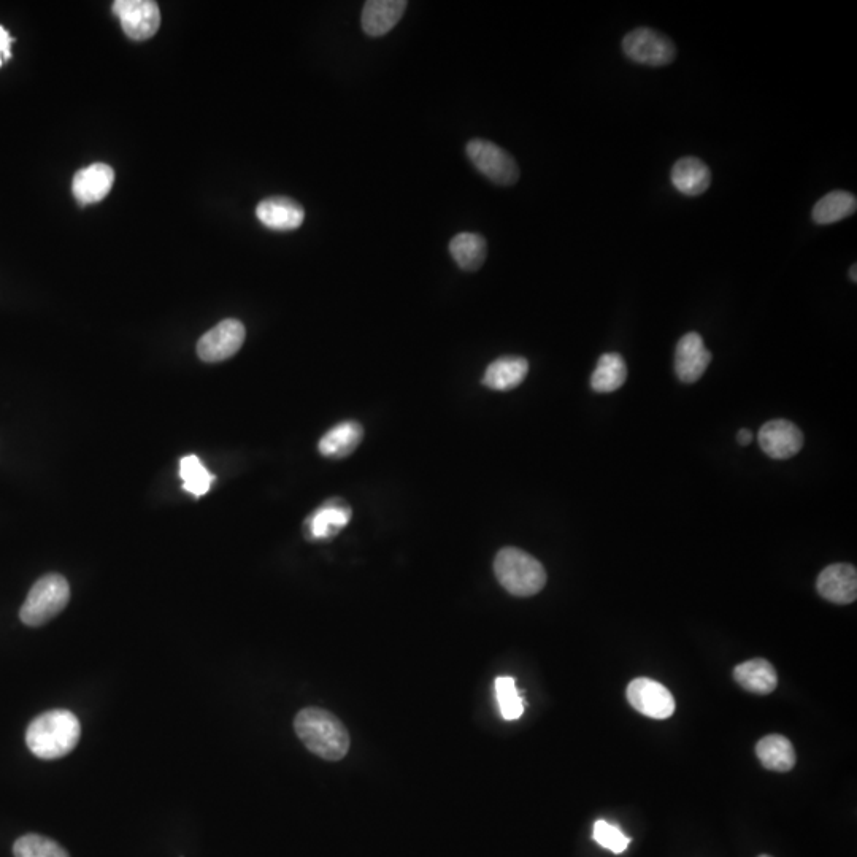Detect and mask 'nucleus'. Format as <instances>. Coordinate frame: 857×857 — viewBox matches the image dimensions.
I'll list each match as a JSON object with an SVG mask.
<instances>
[{"label":"nucleus","mask_w":857,"mask_h":857,"mask_svg":"<svg viewBox=\"0 0 857 857\" xmlns=\"http://www.w3.org/2000/svg\"><path fill=\"white\" fill-rule=\"evenodd\" d=\"M494 686H496L500 713L504 719L516 721V719L521 718L524 713L523 697L519 696L515 680L512 677H499Z\"/></svg>","instance_id":"27"},{"label":"nucleus","mask_w":857,"mask_h":857,"mask_svg":"<svg viewBox=\"0 0 857 857\" xmlns=\"http://www.w3.org/2000/svg\"><path fill=\"white\" fill-rule=\"evenodd\" d=\"M529 373V362L521 356H504L491 362L483 377V385L494 391L518 388Z\"/></svg>","instance_id":"17"},{"label":"nucleus","mask_w":857,"mask_h":857,"mask_svg":"<svg viewBox=\"0 0 857 857\" xmlns=\"http://www.w3.org/2000/svg\"><path fill=\"white\" fill-rule=\"evenodd\" d=\"M351 508L343 502H327L318 508L307 521L308 537L313 540H329L350 523Z\"/></svg>","instance_id":"18"},{"label":"nucleus","mask_w":857,"mask_h":857,"mask_svg":"<svg viewBox=\"0 0 857 857\" xmlns=\"http://www.w3.org/2000/svg\"><path fill=\"white\" fill-rule=\"evenodd\" d=\"M494 573L500 586L516 597L535 596L546 585V570L542 562L513 546L497 553Z\"/></svg>","instance_id":"3"},{"label":"nucleus","mask_w":857,"mask_h":857,"mask_svg":"<svg viewBox=\"0 0 857 857\" xmlns=\"http://www.w3.org/2000/svg\"><path fill=\"white\" fill-rule=\"evenodd\" d=\"M856 267H857L856 264H854L853 269L850 270V278H851V280L854 281V283H856V281H857Z\"/></svg>","instance_id":"31"},{"label":"nucleus","mask_w":857,"mask_h":857,"mask_svg":"<svg viewBox=\"0 0 857 857\" xmlns=\"http://www.w3.org/2000/svg\"><path fill=\"white\" fill-rule=\"evenodd\" d=\"M405 0H369L362 10V31L369 37L391 32L407 10Z\"/></svg>","instance_id":"15"},{"label":"nucleus","mask_w":857,"mask_h":857,"mask_svg":"<svg viewBox=\"0 0 857 857\" xmlns=\"http://www.w3.org/2000/svg\"><path fill=\"white\" fill-rule=\"evenodd\" d=\"M857 199L854 194L846 193V191H834L824 196L819 200L818 204L813 208V221L821 226L827 224L838 223V221L850 218L856 213Z\"/></svg>","instance_id":"23"},{"label":"nucleus","mask_w":857,"mask_h":857,"mask_svg":"<svg viewBox=\"0 0 857 857\" xmlns=\"http://www.w3.org/2000/svg\"><path fill=\"white\" fill-rule=\"evenodd\" d=\"M711 362V353L697 332L683 335L675 353V372L683 383H696Z\"/></svg>","instance_id":"12"},{"label":"nucleus","mask_w":857,"mask_h":857,"mask_svg":"<svg viewBox=\"0 0 857 857\" xmlns=\"http://www.w3.org/2000/svg\"><path fill=\"white\" fill-rule=\"evenodd\" d=\"M672 183L681 194L697 197L704 194L711 185V172L705 162L697 158H681L673 166Z\"/></svg>","instance_id":"19"},{"label":"nucleus","mask_w":857,"mask_h":857,"mask_svg":"<svg viewBox=\"0 0 857 857\" xmlns=\"http://www.w3.org/2000/svg\"><path fill=\"white\" fill-rule=\"evenodd\" d=\"M80 735V721L72 711L51 710L29 724L26 743L34 756L51 761L64 758L74 750Z\"/></svg>","instance_id":"2"},{"label":"nucleus","mask_w":857,"mask_h":857,"mask_svg":"<svg viewBox=\"0 0 857 857\" xmlns=\"http://www.w3.org/2000/svg\"><path fill=\"white\" fill-rule=\"evenodd\" d=\"M759 445L769 458L789 459L804 446V434L788 419H773L759 431Z\"/></svg>","instance_id":"10"},{"label":"nucleus","mask_w":857,"mask_h":857,"mask_svg":"<svg viewBox=\"0 0 857 857\" xmlns=\"http://www.w3.org/2000/svg\"><path fill=\"white\" fill-rule=\"evenodd\" d=\"M300 742L324 761H340L350 751V734L337 716L318 707L300 710L294 719Z\"/></svg>","instance_id":"1"},{"label":"nucleus","mask_w":857,"mask_h":857,"mask_svg":"<svg viewBox=\"0 0 857 857\" xmlns=\"http://www.w3.org/2000/svg\"><path fill=\"white\" fill-rule=\"evenodd\" d=\"M256 216L264 226L272 231H294L302 226L305 210L296 200L289 197H269L262 200L256 208Z\"/></svg>","instance_id":"14"},{"label":"nucleus","mask_w":857,"mask_h":857,"mask_svg":"<svg viewBox=\"0 0 857 857\" xmlns=\"http://www.w3.org/2000/svg\"><path fill=\"white\" fill-rule=\"evenodd\" d=\"M115 183V172L104 162L81 169L74 177L72 191L81 205H91L105 199Z\"/></svg>","instance_id":"13"},{"label":"nucleus","mask_w":857,"mask_h":857,"mask_svg":"<svg viewBox=\"0 0 857 857\" xmlns=\"http://www.w3.org/2000/svg\"><path fill=\"white\" fill-rule=\"evenodd\" d=\"M113 13L124 34L135 42L151 39L161 26V12L153 0H116Z\"/></svg>","instance_id":"7"},{"label":"nucleus","mask_w":857,"mask_h":857,"mask_svg":"<svg viewBox=\"0 0 857 857\" xmlns=\"http://www.w3.org/2000/svg\"><path fill=\"white\" fill-rule=\"evenodd\" d=\"M627 700L638 713L653 719H667L675 713L672 692L658 681L637 678L627 686Z\"/></svg>","instance_id":"8"},{"label":"nucleus","mask_w":857,"mask_h":857,"mask_svg":"<svg viewBox=\"0 0 857 857\" xmlns=\"http://www.w3.org/2000/svg\"><path fill=\"white\" fill-rule=\"evenodd\" d=\"M450 253L462 270L475 272L485 264L488 245L480 234L462 232L451 240Z\"/></svg>","instance_id":"22"},{"label":"nucleus","mask_w":857,"mask_h":857,"mask_svg":"<svg viewBox=\"0 0 857 857\" xmlns=\"http://www.w3.org/2000/svg\"><path fill=\"white\" fill-rule=\"evenodd\" d=\"M594 840L602 848L615 854L624 853L631 843V838L624 835L623 831H619L618 827L607 823V821H602V819L594 824Z\"/></svg>","instance_id":"28"},{"label":"nucleus","mask_w":857,"mask_h":857,"mask_svg":"<svg viewBox=\"0 0 857 857\" xmlns=\"http://www.w3.org/2000/svg\"><path fill=\"white\" fill-rule=\"evenodd\" d=\"M759 857H772V856H769V854H762V856H759Z\"/></svg>","instance_id":"32"},{"label":"nucleus","mask_w":857,"mask_h":857,"mask_svg":"<svg viewBox=\"0 0 857 857\" xmlns=\"http://www.w3.org/2000/svg\"><path fill=\"white\" fill-rule=\"evenodd\" d=\"M819 596L832 604H853L857 599L856 567L850 564H832L819 573L816 581Z\"/></svg>","instance_id":"11"},{"label":"nucleus","mask_w":857,"mask_h":857,"mask_svg":"<svg viewBox=\"0 0 857 857\" xmlns=\"http://www.w3.org/2000/svg\"><path fill=\"white\" fill-rule=\"evenodd\" d=\"M362 437H364V431L361 424L346 421L324 435L319 442V453L326 458H346L358 448Z\"/></svg>","instance_id":"21"},{"label":"nucleus","mask_w":857,"mask_h":857,"mask_svg":"<svg viewBox=\"0 0 857 857\" xmlns=\"http://www.w3.org/2000/svg\"><path fill=\"white\" fill-rule=\"evenodd\" d=\"M70 600V586L66 578L50 573L40 578L24 600L20 618L26 626L39 627L58 616Z\"/></svg>","instance_id":"4"},{"label":"nucleus","mask_w":857,"mask_h":857,"mask_svg":"<svg viewBox=\"0 0 857 857\" xmlns=\"http://www.w3.org/2000/svg\"><path fill=\"white\" fill-rule=\"evenodd\" d=\"M246 331L237 319H224L197 343V354L205 362H221L239 353Z\"/></svg>","instance_id":"9"},{"label":"nucleus","mask_w":857,"mask_h":857,"mask_svg":"<svg viewBox=\"0 0 857 857\" xmlns=\"http://www.w3.org/2000/svg\"><path fill=\"white\" fill-rule=\"evenodd\" d=\"M737 442L742 446L750 445L753 442V434L748 429H742L737 434Z\"/></svg>","instance_id":"30"},{"label":"nucleus","mask_w":857,"mask_h":857,"mask_svg":"<svg viewBox=\"0 0 857 857\" xmlns=\"http://www.w3.org/2000/svg\"><path fill=\"white\" fill-rule=\"evenodd\" d=\"M180 477L183 480V488L193 496L200 497L207 494L212 488L213 477L212 473L205 469L204 464L197 456H186L180 462Z\"/></svg>","instance_id":"25"},{"label":"nucleus","mask_w":857,"mask_h":857,"mask_svg":"<svg viewBox=\"0 0 857 857\" xmlns=\"http://www.w3.org/2000/svg\"><path fill=\"white\" fill-rule=\"evenodd\" d=\"M759 762L772 772H789L796 765V750L788 738L780 734L767 735L756 745Z\"/></svg>","instance_id":"20"},{"label":"nucleus","mask_w":857,"mask_h":857,"mask_svg":"<svg viewBox=\"0 0 857 857\" xmlns=\"http://www.w3.org/2000/svg\"><path fill=\"white\" fill-rule=\"evenodd\" d=\"M467 154L478 172L499 186L515 185L519 178V167L512 154L496 143L473 139L467 143Z\"/></svg>","instance_id":"5"},{"label":"nucleus","mask_w":857,"mask_h":857,"mask_svg":"<svg viewBox=\"0 0 857 857\" xmlns=\"http://www.w3.org/2000/svg\"><path fill=\"white\" fill-rule=\"evenodd\" d=\"M623 50L627 58L651 67L667 66L677 56L672 40L648 27L629 32L624 37Z\"/></svg>","instance_id":"6"},{"label":"nucleus","mask_w":857,"mask_h":857,"mask_svg":"<svg viewBox=\"0 0 857 857\" xmlns=\"http://www.w3.org/2000/svg\"><path fill=\"white\" fill-rule=\"evenodd\" d=\"M738 685L751 694L769 696L778 686L777 670L767 659H751L734 669Z\"/></svg>","instance_id":"16"},{"label":"nucleus","mask_w":857,"mask_h":857,"mask_svg":"<svg viewBox=\"0 0 857 857\" xmlns=\"http://www.w3.org/2000/svg\"><path fill=\"white\" fill-rule=\"evenodd\" d=\"M627 367L623 356L605 353L600 356L591 375V388L596 392H615L626 383Z\"/></svg>","instance_id":"24"},{"label":"nucleus","mask_w":857,"mask_h":857,"mask_svg":"<svg viewBox=\"0 0 857 857\" xmlns=\"http://www.w3.org/2000/svg\"><path fill=\"white\" fill-rule=\"evenodd\" d=\"M15 43L12 35L8 34L7 29L0 26V67L5 61L12 58V45Z\"/></svg>","instance_id":"29"},{"label":"nucleus","mask_w":857,"mask_h":857,"mask_svg":"<svg viewBox=\"0 0 857 857\" xmlns=\"http://www.w3.org/2000/svg\"><path fill=\"white\" fill-rule=\"evenodd\" d=\"M15 857H70L59 843L43 835L27 834L13 846Z\"/></svg>","instance_id":"26"}]
</instances>
